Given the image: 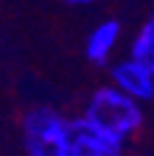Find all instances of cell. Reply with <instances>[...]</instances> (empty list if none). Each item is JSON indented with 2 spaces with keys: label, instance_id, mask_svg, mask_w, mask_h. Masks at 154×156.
Instances as JSON below:
<instances>
[{
  "label": "cell",
  "instance_id": "obj_7",
  "mask_svg": "<svg viewBox=\"0 0 154 156\" xmlns=\"http://www.w3.org/2000/svg\"><path fill=\"white\" fill-rule=\"evenodd\" d=\"M67 5H92V3H97V0H65Z\"/></svg>",
  "mask_w": 154,
  "mask_h": 156
},
{
  "label": "cell",
  "instance_id": "obj_2",
  "mask_svg": "<svg viewBox=\"0 0 154 156\" xmlns=\"http://www.w3.org/2000/svg\"><path fill=\"white\" fill-rule=\"evenodd\" d=\"M70 119L52 107H32L23 116L25 156H65Z\"/></svg>",
  "mask_w": 154,
  "mask_h": 156
},
{
  "label": "cell",
  "instance_id": "obj_1",
  "mask_svg": "<svg viewBox=\"0 0 154 156\" xmlns=\"http://www.w3.org/2000/svg\"><path fill=\"white\" fill-rule=\"evenodd\" d=\"M80 119L112 144L124 146L144 124V109L134 99L117 92L112 84L94 89Z\"/></svg>",
  "mask_w": 154,
  "mask_h": 156
},
{
  "label": "cell",
  "instance_id": "obj_6",
  "mask_svg": "<svg viewBox=\"0 0 154 156\" xmlns=\"http://www.w3.org/2000/svg\"><path fill=\"white\" fill-rule=\"evenodd\" d=\"M129 60L139 62L149 72H154V12L139 25L129 45Z\"/></svg>",
  "mask_w": 154,
  "mask_h": 156
},
{
  "label": "cell",
  "instance_id": "obj_4",
  "mask_svg": "<svg viewBox=\"0 0 154 156\" xmlns=\"http://www.w3.org/2000/svg\"><path fill=\"white\" fill-rule=\"evenodd\" d=\"M124 146L112 144L109 139L92 131L80 116L70 119V136H67V149L65 156H122Z\"/></svg>",
  "mask_w": 154,
  "mask_h": 156
},
{
  "label": "cell",
  "instance_id": "obj_5",
  "mask_svg": "<svg viewBox=\"0 0 154 156\" xmlns=\"http://www.w3.org/2000/svg\"><path fill=\"white\" fill-rule=\"evenodd\" d=\"M122 40V25L119 20H102L100 25H94L85 40V55L92 65H107L109 57L114 55V50L119 47Z\"/></svg>",
  "mask_w": 154,
  "mask_h": 156
},
{
  "label": "cell",
  "instance_id": "obj_3",
  "mask_svg": "<svg viewBox=\"0 0 154 156\" xmlns=\"http://www.w3.org/2000/svg\"><path fill=\"white\" fill-rule=\"evenodd\" d=\"M112 87L122 92L124 97H129V99H134L137 104L152 102L154 99V72L124 57V60L114 62L112 67Z\"/></svg>",
  "mask_w": 154,
  "mask_h": 156
}]
</instances>
